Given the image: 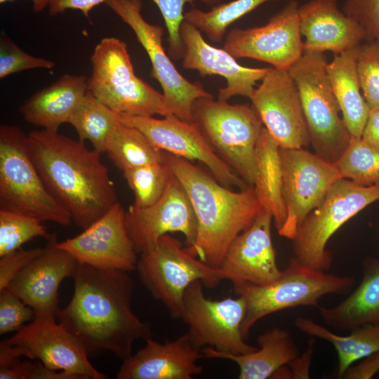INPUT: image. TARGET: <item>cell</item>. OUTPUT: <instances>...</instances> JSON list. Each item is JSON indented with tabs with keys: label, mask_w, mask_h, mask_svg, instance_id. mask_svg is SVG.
Wrapping results in <instances>:
<instances>
[{
	"label": "cell",
	"mask_w": 379,
	"mask_h": 379,
	"mask_svg": "<svg viewBox=\"0 0 379 379\" xmlns=\"http://www.w3.org/2000/svg\"><path fill=\"white\" fill-rule=\"evenodd\" d=\"M74 293L56 317L84 345L88 355L111 352L122 361L138 340L152 338V326L131 307L134 281L127 272L78 263Z\"/></svg>",
	"instance_id": "6da1fadb"
},
{
	"label": "cell",
	"mask_w": 379,
	"mask_h": 379,
	"mask_svg": "<svg viewBox=\"0 0 379 379\" xmlns=\"http://www.w3.org/2000/svg\"><path fill=\"white\" fill-rule=\"evenodd\" d=\"M28 136L46 187L79 227L87 228L118 201L101 152L58 131L34 130Z\"/></svg>",
	"instance_id": "7a4b0ae2"
},
{
	"label": "cell",
	"mask_w": 379,
	"mask_h": 379,
	"mask_svg": "<svg viewBox=\"0 0 379 379\" xmlns=\"http://www.w3.org/2000/svg\"><path fill=\"white\" fill-rule=\"evenodd\" d=\"M165 161L185 188L197 218L196 241L185 248L206 265L220 268L232 241L262 210L253 186L234 191L189 160L165 152Z\"/></svg>",
	"instance_id": "3957f363"
},
{
	"label": "cell",
	"mask_w": 379,
	"mask_h": 379,
	"mask_svg": "<svg viewBox=\"0 0 379 379\" xmlns=\"http://www.w3.org/2000/svg\"><path fill=\"white\" fill-rule=\"evenodd\" d=\"M0 209L64 227L73 222L46 187L30 153L28 134L6 124L0 126Z\"/></svg>",
	"instance_id": "277c9868"
},
{
	"label": "cell",
	"mask_w": 379,
	"mask_h": 379,
	"mask_svg": "<svg viewBox=\"0 0 379 379\" xmlns=\"http://www.w3.org/2000/svg\"><path fill=\"white\" fill-rule=\"evenodd\" d=\"M192 116V122L216 154L248 185L253 186L255 147L264 126L252 105L201 98L194 102Z\"/></svg>",
	"instance_id": "5b68a950"
},
{
	"label": "cell",
	"mask_w": 379,
	"mask_h": 379,
	"mask_svg": "<svg viewBox=\"0 0 379 379\" xmlns=\"http://www.w3.org/2000/svg\"><path fill=\"white\" fill-rule=\"evenodd\" d=\"M355 283L352 276H340L300 265L291 258L288 266L274 281L264 286L233 284L234 291L246 302L241 325L245 340L254 324L274 312L298 306H317L323 296L345 295Z\"/></svg>",
	"instance_id": "8992f818"
},
{
	"label": "cell",
	"mask_w": 379,
	"mask_h": 379,
	"mask_svg": "<svg viewBox=\"0 0 379 379\" xmlns=\"http://www.w3.org/2000/svg\"><path fill=\"white\" fill-rule=\"evenodd\" d=\"M327 64L324 53L304 51L288 72L299 91L315 154L334 164L347 148L352 135L340 116Z\"/></svg>",
	"instance_id": "52a82bcc"
},
{
	"label": "cell",
	"mask_w": 379,
	"mask_h": 379,
	"mask_svg": "<svg viewBox=\"0 0 379 379\" xmlns=\"http://www.w3.org/2000/svg\"><path fill=\"white\" fill-rule=\"evenodd\" d=\"M136 270L142 284L161 301L171 317L181 319L186 289L195 281L207 288L227 279L220 268H213L189 253L176 238L167 234L140 254Z\"/></svg>",
	"instance_id": "ba28073f"
},
{
	"label": "cell",
	"mask_w": 379,
	"mask_h": 379,
	"mask_svg": "<svg viewBox=\"0 0 379 379\" xmlns=\"http://www.w3.org/2000/svg\"><path fill=\"white\" fill-rule=\"evenodd\" d=\"M379 200V187L340 178L304 220L293 241L291 258L300 265L327 272L333 262L327 243L347 221Z\"/></svg>",
	"instance_id": "9c48e42d"
},
{
	"label": "cell",
	"mask_w": 379,
	"mask_h": 379,
	"mask_svg": "<svg viewBox=\"0 0 379 379\" xmlns=\"http://www.w3.org/2000/svg\"><path fill=\"white\" fill-rule=\"evenodd\" d=\"M55 317L37 318L0 343V366L26 357L48 368L76 374L84 379H106L89 361L79 340Z\"/></svg>",
	"instance_id": "30bf717a"
},
{
	"label": "cell",
	"mask_w": 379,
	"mask_h": 379,
	"mask_svg": "<svg viewBox=\"0 0 379 379\" xmlns=\"http://www.w3.org/2000/svg\"><path fill=\"white\" fill-rule=\"evenodd\" d=\"M134 32L152 65L151 76L162 89L173 114L192 122V106L201 98L213 97L199 82L185 79L163 46L164 28L148 22L142 14V0H112L106 4Z\"/></svg>",
	"instance_id": "8fae6325"
},
{
	"label": "cell",
	"mask_w": 379,
	"mask_h": 379,
	"mask_svg": "<svg viewBox=\"0 0 379 379\" xmlns=\"http://www.w3.org/2000/svg\"><path fill=\"white\" fill-rule=\"evenodd\" d=\"M203 283L198 280L186 289L181 319L189 327L187 334L194 346L212 347L219 351L243 354L258 347L246 343L241 325L246 312L245 299L227 297L220 300L207 298Z\"/></svg>",
	"instance_id": "7c38bea8"
},
{
	"label": "cell",
	"mask_w": 379,
	"mask_h": 379,
	"mask_svg": "<svg viewBox=\"0 0 379 379\" xmlns=\"http://www.w3.org/2000/svg\"><path fill=\"white\" fill-rule=\"evenodd\" d=\"M286 218L278 233L293 240L306 217L341 178L334 164L303 148H280Z\"/></svg>",
	"instance_id": "4fadbf2b"
},
{
	"label": "cell",
	"mask_w": 379,
	"mask_h": 379,
	"mask_svg": "<svg viewBox=\"0 0 379 379\" xmlns=\"http://www.w3.org/2000/svg\"><path fill=\"white\" fill-rule=\"evenodd\" d=\"M299 6L289 1L262 26L234 28L225 37L223 48L235 58H249L288 70L302 56Z\"/></svg>",
	"instance_id": "5bb4252c"
},
{
	"label": "cell",
	"mask_w": 379,
	"mask_h": 379,
	"mask_svg": "<svg viewBox=\"0 0 379 379\" xmlns=\"http://www.w3.org/2000/svg\"><path fill=\"white\" fill-rule=\"evenodd\" d=\"M117 117L121 123L140 130L159 149L201 163L222 185L239 190L249 186L216 154L194 123L174 114L161 119L121 113Z\"/></svg>",
	"instance_id": "9a60e30c"
},
{
	"label": "cell",
	"mask_w": 379,
	"mask_h": 379,
	"mask_svg": "<svg viewBox=\"0 0 379 379\" xmlns=\"http://www.w3.org/2000/svg\"><path fill=\"white\" fill-rule=\"evenodd\" d=\"M249 99L280 148L300 149L310 143L297 86L288 70L270 67Z\"/></svg>",
	"instance_id": "2e32d148"
},
{
	"label": "cell",
	"mask_w": 379,
	"mask_h": 379,
	"mask_svg": "<svg viewBox=\"0 0 379 379\" xmlns=\"http://www.w3.org/2000/svg\"><path fill=\"white\" fill-rule=\"evenodd\" d=\"M125 224L133 246L140 254L152 248L162 236L180 232L187 247L197 235V222L190 198L178 179L172 175L161 198L140 208L131 205L125 212Z\"/></svg>",
	"instance_id": "e0dca14e"
},
{
	"label": "cell",
	"mask_w": 379,
	"mask_h": 379,
	"mask_svg": "<svg viewBox=\"0 0 379 379\" xmlns=\"http://www.w3.org/2000/svg\"><path fill=\"white\" fill-rule=\"evenodd\" d=\"M125 211L117 201L79 234L58 242L78 263L103 270L131 272L138 260L125 224Z\"/></svg>",
	"instance_id": "ac0fdd59"
},
{
	"label": "cell",
	"mask_w": 379,
	"mask_h": 379,
	"mask_svg": "<svg viewBox=\"0 0 379 379\" xmlns=\"http://www.w3.org/2000/svg\"><path fill=\"white\" fill-rule=\"evenodd\" d=\"M58 242L56 236L51 234L41 253L6 288L32 308L37 318L56 317L60 285L67 277H73L78 265L68 252L58 246Z\"/></svg>",
	"instance_id": "d6986e66"
},
{
	"label": "cell",
	"mask_w": 379,
	"mask_h": 379,
	"mask_svg": "<svg viewBox=\"0 0 379 379\" xmlns=\"http://www.w3.org/2000/svg\"><path fill=\"white\" fill-rule=\"evenodd\" d=\"M180 37L184 46L182 66L195 70L201 77L218 75L226 81V86L218 90V100L228 102L234 96L249 98L256 83L261 81L270 67L253 68L240 65L237 58L223 48L210 45L202 33L192 25L183 21Z\"/></svg>",
	"instance_id": "ffe728a7"
},
{
	"label": "cell",
	"mask_w": 379,
	"mask_h": 379,
	"mask_svg": "<svg viewBox=\"0 0 379 379\" xmlns=\"http://www.w3.org/2000/svg\"><path fill=\"white\" fill-rule=\"evenodd\" d=\"M272 213L262 209L230 245L220 268L232 284L264 286L281 276L272 241Z\"/></svg>",
	"instance_id": "44dd1931"
},
{
	"label": "cell",
	"mask_w": 379,
	"mask_h": 379,
	"mask_svg": "<svg viewBox=\"0 0 379 379\" xmlns=\"http://www.w3.org/2000/svg\"><path fill=\"white\" fill-rule=\"evenodd\" d=\"M144 347L123 360L117 379H191L202 372L204 358L187 333L161 343L145 340Z\"/></svg>",
	"instance_id": "7402d4cb"
},
{
	"label": "cell",
	"mask_w": 379,
	"mask_h": 379,
	"mask_svg": "<svg viewBox=\"0 0 379 379\" xmlns=\"http://www.w3.org/2000/svg\"><path fill=\"white\" fill-rule=\"evenodd\" d=\"M300 29L304 51L335 55L366 41L360 25L340 9L338 0H310L299 6Z\"/></svg>",
	"instance_id": "603a6c76"
},
{
	"label": "cell",
	"mask_w": 379,
	"mask_h": 379,
	"mask_svg": "<svg viewBox=\"0 0 379 379\" xmlns=\"http://www.w3.org/2000/svg\"><path fill=\"white\" fill-rule=\"evenodd\" d=\"M85 75L65 74L27 99L19 107L24 120L41 129L58 131L68 123L88 91Z\"/></svg>",
	"instance_id": "cb8c5ba5"
},
{
	"label": "cell",
	"mask_w": 379,
	"mask_h": 379,
	"mask_svg": "<svg viewBox=\"0 0 379 379\" xmlns=\"http://www.w3.org/2000/svg\"><path fill=\"white\" fill-rule=\"evenodd\" d=\"M259 348L243 354L219 351L212 347L201 350L204 358L221 359L235 362L239 379L270 378L281 368L299 356V350L290 333L279 327L267 330L258 336Z\"/></svg>",
	"instance_id": "d4e9b609"
},
{
	"label": "cell",
	"mask_w": 379,
	"mask_h": 379,
	"mask_svg": "<svg viewBox=\"0 0 379 379\" xmlns=\"http://www.w3.org/2000/svg\"><path fill=\"white\" fill-rule=\"evenodd\" d=\"M359 285L335 306L321 307L319 313L328 327L338 331L379 324V259L366 258Z\"/></svg>",
	"instance_id": "484cf974"
},
{
	"label": "cell",
	"mask_w": 379,
	"mask_h": 379,
	"mask_svg": "<svg viewBox=\"0 0 379 379\" xmlns=\"http://www.w3.org/2000/svg\"><path fill=\"white\" fill-rule=\"evenodd\" d=\"M359 46L335 54L327 64L328 77L342 118L350 135L355 138L361 137L369 111L357 69Z\"/></svg>",
	"instance_id": "4316f807"
},
{
	"label": "cell",
	"mask_w": 379,
	"mask_h": 379,
	"mask_svg": "<svg viewBox=\"0 0 379 379\" xmlns=\"http://www.w3.org/2000/svg\"><path fill=\"white\" fill-rule=\"evenodd\" d=\"M255 160L257 169L253 187L262 208L272 213L279 230L284 224L287 214L280 147L264 126L256 143Z\"/></svg>",
	"instance_id": "83f0119b"
},
{
	"label": "cell",
	"mask_w": 379,
	"mask_h": 379,
	"mask_svg": "<svg viewBox=\"0 0 379 379\" xmlns=\"http://www.w3.org/2000/svg\"><path fill=\"white\" fill-rule=\"evenodd\" d=\"M294 324L302 333L333 345L338 357L339 378L356 361L379 352V324L359 326L347 335H338L310 318L298 317Z\"/></svg>",
	"instance_id": "f1b7e54d"
},
{
	"label": "cell",
	"mask_w": 379,
	"mask_h": 379,
	"mask_svg": "<svg viewBox=\"0 0 379 379\" xmlns=\"http://www.w3.org/2000/svg\"><path fill=\"white\" fill-rule=\"evenodd\" d=\"M88 90L117 113L142 117L173 114L163 93L138 77L123 85L95 86Z\"/></svg>",
	"instance_id": "f546056e"
},
{
	"label": "cell",
	"mask_w": 379,
	"mask_h": 379,
	"mask_svg": "<svg viewBox=\"0 0 379 379\" xmlns=\"http://www.w3.org/2000/svg\"><path fill=\"white\" fill-rule=\"evenodd\" d=\"M105 153L122 173L162 161L165 158V152L157 147L140 130L119 120L108 138Z\"/></svg>",
	"instance_id": "4dcf8cb0"
},
{
	"label": "cell",
	"mask_w": 379,
	"mask_h": 379,
	"mask_svg": "<svg viewBox=\"0 0 379 379\" xmlns=\"http://www.w3.org/2000/svg\"><path fill=\"white\" fill-rule=\"evenodd\" d=\"M91 75L88 88L102 86H119L137 76L126 44L114 36L102 39L91 57Z\"/></svg>",
	"instance_id": "1f68e13d"
},
{
	"label": "cell",
	"mask_w": 379,
	"mask_h": 379,
	"mask_svg": "<svg viewBox=\"0 0 379 379\" xmlns=\"http://www.w3.org/2000/svg\"><path fill=\"white\" fill-rule=\"evenodd\" d=\"M117 120V113L88 90L73 112L68 124L77 131L79 140L84 142L89 141L93 149L103 153Z\"/></svg>",
	"instance_id": "d6a6232c"
},
{
	"label": "cell",
	"mask_w": 379,
	"mask_h": 379,
	"mask_svg": "<svg viewBox=\"0 0 379 379\" xmlns=\"http://www.w3.org/2000/svg\"><path fill=\"white\" fill-rule=\"evenodd\" d=\"M268 1L233 0L206 11L194 8L184 13V20L204 33L210 41L220 43L232 24Z\"/></svg>",
	"instance_id": "836d02e7"
},
{
	"label": "cell",
	"mask_w": 379,
	"mask_h": 379,
	"mask_svg": "<svg viewBox=\"0 0 379 379\" xmlns=\"http://www.w3.org/2000/svg\"><path fill=\"white\" fill-rule=\"evenodd\" d=\"M334 165L342 178L362 186L379 187V150L361 138L352 136L347 148Z\"/></svg>",
	"instance_id": "e575fe53"
},
{
	"label": "cell",
	"mask_w": 379,
	"mask_h": 379,
	"mask_svg": "<svg viewBox=\"0 0 379 379\" xmlns=\"http://www.w3.org/2000/svg\"><path fill=\"white\" fill-rule=\"evenodd\" d=\"M134 194L133 204L140 208L157 202L164 193L173 173L165 161L153 162L122 173Z\"/></svg>",
	"instance_id": "d590c367"
},
{
	"label": "cell",
	"mask_w": 379,
	"mask_h": 379,
	"mask_svg": "<svg viewBox=\"0 0 379 379\" xmlns=\"http://www.w3.org/2000/svg\"><path fill=\"white\" fill-rule=\"evenodd\" d=\"M41 220L18 212L0 209V257L21 248L36 237L51 234Z\"/></svg>",
	"instance_id": "8d00e7d4"
},
{
	"label": "cell",
	"mask_w": 379,
	"mask_h": 379,
	"mask_svg": "<svg viewBox=\"0 0 379 379\" xmlns=\"http://www.w3.org/2000/svg\"><path fill=\"white\" fill-rule=\"evenodd\" d=\"M158 7L167 29L168 55L173 60L182 59L184 46L180 37V27L184 21V7L187 4L201 2L215 6L224 0H152Z\"/></svg>",
	"instance_id": "74e56055"
},
{
	"label": "cell",
	"mask_w": 379,
	"mask_h": 379,
	"mask_svg": "<svg viewBox=\"0 0 379 379\" xmlns=\"http://www.w3.org/2000/svg\"><path fill=\"white\" fill-rule=\"evenodd\" d=\"M357 69L362 93L368 107H379L378 43L366 41L359 46Z\"/></svg>",
	"instance_id": "f35d334b"
},
{
	"label": "cell",
	"mask_w": 379,
	"mask_h": 379,
	"mask_svg": "<svg viewBox=\"0 0 379 379\" xmlns=\"http://www.w3.org/2000/svg\"><path fill=\"white\" fill-rule=\"evenodd\" d=\"M55 62L23 51L4 31L0 35V79L34 69H51Z\"/></svg>",
	"instance_id": "ab89813d"
},
{
	"label": "cell",
	"mask_w": 379,
	"mask_h": 379,
	"mask_svg": "<svg viewBox=\"0 0 379 379\" xmlns=\"http://www.w3.org/2000/svg\"><path fill=\"white\" fill-rule=\"evenodd\" d=\"M35 312L18 296L8 289L0 291V334L17 331L26 322L32 321Z\"/></svg>",
	"instance_id": "60d3db41"
},
{
	"label": "cell",
	"mask_w": 379,
	"mask_h": 379,
	"mask_svg": "<svg viewBox=\"0 0 379 379\" xmlns=\"http://www.w3.org/2000/svg\"><path fill=\"white\" fill-rule=\"evenodd\" d=\"M0 379H84L63 371L48 368L41 361L32 362L20 359L0 366Z\"/></svg>",
	"instance_id": "b9f144b4"
},
{
	"label": "cell",
	"mask_w": 379,
	"mask_h": 379,
	"mask_svg": "<svg viewBox=\"0 0 379 379\" xmlns=\"http://www.w3.org/2000/svg\"><path fill=\"white\" fill-rule=\"evenodd\" d=\"M343 11L360 25L366 41L379 44V0H345Z\"/></svg>",
	"instance_id": "7bdbcfd3"
},
{
	"label": "cell",
	"mask_w": 379,
	"mask_h": 379,
	"mask_svg": "<svg viewBox=\"0 0 379 379\" xmlns=\"http://www.w3.org/2000/svg\"><path fill=\"white\" fill-rule=\"evenodd\" d=\"M43 249L20 248L0 257V291L6 289L19 273L41 253Z\"/></svg>",
	"instance_id": "ee69618b"
},
{
	"label": "cell",
	"mask_w": 379,
	"mask_h": 379,
	"mask_svg": "<svg viewBox=\"0 0 379 379\" xmlns=\"http://www.w3.org/2000/svg\"><path fill=\"white\" fill-rule=\"evenodd\" d=\"M112 0H49L48 6L50 15L62 14L67 10H78L89 18V13L95 6Z\"/></svg>",
	"instance_id": "f6af8a7d"
},
{
	"label": "cell",
	"mask_w": 379,
	"mask_h": 379,
	"mask_svg": "<svg viewBox=\"0 0 379 379\" xmlns=\"http://www.w3.org/2000/svg\"><path fill=\"white\" fill-rule=\"evenodd\" d=\"M379 371V352L364 358L357 365L351 366L341 378L347 379H369Z\"/></svg>",
	"instance_id": "bcb514c9"
},
{
	"label": "cell",
	"mask_w": 379,
	"mask_h": 379,
	"mask_svg": "<svg viewBox=\"0 0 379 379\" xmlns=\"http://www.w3.org/2000/svg\"><path fill=\"white\" fill-rule=\"evenodd\" d=\"M314 348V338H311L307 350L288 364L291 378H310V367Z\"/></svg>",
	"instance_id": "7dc6e473"
},
{
	"label": "cell",
	"mask_w": 379,
	"mask_h": 379,
	"mask_svg": "<svg viewBox=\"0 0 379 379\" xmlns=\"http://www.w3.org/2000/svg\"><path fill=\"white\" fill-rule=\"evenodd\" d=\"M361 138L379 150V107H369L368 118Z\"/></svg>",
	"instance_id": "c3c4849f"
},
{
	"label": "cell",
	"mask_w": 379,
	"mask_h": 379,
	"mask_svg": "<svg viewBox=\"0 0 379 379\" xmlns=\"http://www.w3.org/2000/svg\"><path fill=\"white\" fill-rule=\"evenodd\" d=\"M15 0H0V4H5ZM33 4V11L35 13H40L48 8L49 0H30Z\"/></svg>",
	"instance_id": "681fc988"
}]
</instances>
